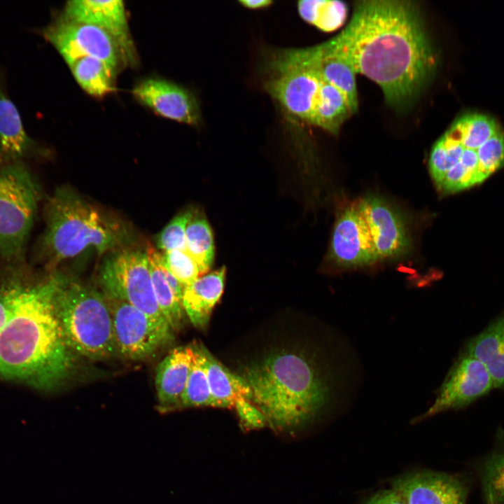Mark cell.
I'll return each instance as SVG.
<instances>
[{
    "mask_svg": "<svg viewBox=\"0 0 504 504\" xmlns=\"http://www.w3.org/2000/svg\"><path fill=\"white\" fill-rule=\"evenodd\" d=\"M328 41L356 73L375 82L393 106L412 100L436 66L434 50L413 1H357L346 27Z\"/></svg>",
    "mask_w": 504,
    "mask_h": 504,
    "instance_id": "obj_1",
    "label": "cell"
},
{
    "mask_svg": "<svg viewBox=\"0 0 504 504\" xmlns=\"http://www.w3.org/2000/svg\"><path fill=\"white\" fill-rule=\"evenodd\" d=\"M58 274L28 283L18 278L2 285L0 300L8 310L0 330V378L50 389L75 366L55 306Z\"/></svg>",
    "mask_w": 504,
    "mask_h": 504,
    "instance_id": "obj_2",
    "label": "cell"
},
{
    "mask_svg": "<svg viewBox=\"0 0 504 504\" xmlns=\"http://www.w3.org/2000/svg\"><path fill=\"white\" fill-rule=\"evenodd\" d=\"M240 376L267 424L281 431H293L312 421L330 398L326 377L300 353L271 352L246 365Z\"/></svg>",
    "mask_w": 504,
    "mask_h": 504,
    "instance_id": "obj_3",
    "label": "cell"
},
{
    "mask_svg": "<svg viewBox=\"0 0 504 504\" xmlns=\"http://www.w3.org/2000/svg\"><path fill=\"white\" fill-rule=\"evenodd\" d=\"M45 218L42 249L50 265L88 249L108 253L125 248L129 241V229L121 220L67 186L57 189L48 199Z\"/></svg>",
    "mask_w": 504,
    "mask_h": 504,
    "instance_id": "obj_4",
    "label": "cell"
},
{
    "mask_svg": "<svg viewBox=\"0 0 504 504\" xmlns=\"http://www.w3.org/2000/svg\"><path fill=\"white\" fill-rule=\"evenodd\" d=\"M54 300L65 340L75 354L101 360L117 353L111 310L102 292L58 274Z\"/></svg>",
    "mask_w": 504,
    "mask_h": 504,
    "instance_id": "obj_5",
    "label": "cell"
},
{
    "mask_svg": "<svg viewBox=\"0 0 504 504\" xmlns=\"http://www.w3.org/2000/svg\"><path fill=\"white\" fill-rule=\"evenodd\" d=\"M27 169L14 162L0 169V255H19L33 225L38 199Z\"/></svg>",
    "mask_w": 504,
    "mask_h": 504,
    "instance_id": "obj_6",
    "label": "cell"
},
{
    "mask_svg": "<svg viewBox=\"0 0 504 504\" xmlns=\"http://www.w3.org/2000/svg\"><path fill=\"white\" fill-rule=\"evenodd\" d=\"M99 282L106 298L167 321L155 300L146 251L122 248L108 253L101 265Z\"/></svg>",
    "mask_w": 504,
    "mask_h": 504,
    "instance_id": "obj_7",
    "label": "cell"
},
{
    "mask_svg": "<svg viewBox=\"0 0 504 504\" xmlns=\"http://www.w3.org/2000/svg\"><path fill=\"white\" fill-rule=\"evenodd\" d=\"M112 316L117 353L141 360L148 357L173 338L168 322L148 315L123 301L107 298Z\"/></svg>",
    "mask_w": 504,
    "mask_h": 504,
    "instance_id": "obj_8",
    "label": "cell"
},
{
    "mask_svg": "<svg viewBox=\"0 0 504 504\" xmlns=\"http://www.w3.org/2000/svg\"><path fill=\"white\" fill-rule=\"evenodd\" d=\"M275 74L266 89L290 114L310 123L323 83L318 74L290 50L273 62Z\"/></svg>",
    "mask_w": 504,
    "mask_h": 504,
    "instance_id": "obj_9",
    "label": "cell"
},
{
    "mask_svg": "<svg viewBox=\"0 0 504 504\" xmlns=\"http://www.w3.org/2000/svg\"><path fill=\"white\" fill-rule=\"evenodd\" d=\"M69 67L84 57L97 58L116 71L121 52L113 38L95 25L77 22L62 16L43 31Z\"/></svg>",
    "mask_w": 504,
    "mask_h": 504,
    "instance_id": "obj_10",
    "label": "cell"
},
{
    "mask_svg": "<svg viewBox=\"0 0 504 504\" xmlns=\"http://www.w3.org/2000/svg\"><path fill=\"white\" fill-rule=\"evenodd\" d=\"M492 379L477 359L462 354L456 360L440 386L433 405L414 422L440 412L463 408L493 388Z\"/></svg>",
    "mask_w": 504,
    "mask_h": 504,
    "instance_id": "obj_11",
    "label": "cell"
},
{
    "mask_svg": "<svg viewBox=\"0 0 504 504\" xmlns=\"http://www.w3.org/2000/svg\"><path fill=\"white\" fill-rule=\"evenodd\" d=\"M391 488L406 504H465L468 492L460 477L430 470L400 475L392 481Z\"/></svg>",
    "mask_w": 504,
    "mask_h": 504,
    "instance_id": "obj_12",
    "label": "cell"
},
{
    "mask_svg": "<svg viewBox=\"0 0 504 504\" xmlns=\"http://www.w3.org/2000/svg\"><path fill=\"white\" fill-rule=\"evenodd\" d=\"M62 17L90 24L106 31L116 43L122 59L129 64L136 62L134 45L122 1L72 0L66 3Z\"/></svg>",
    "mask_w": 504,
    "mask_h": 504,
    "instance_id": "obj_13",
    "label": "cell"
},
{
    "mask_svg": "<svg viewBox=\"0 0 504 504\" xmlns=\"http://www.w3.org/2000/svg\"><path fill=\"white\" fill-rule=\"evenodd\" d=\"M132 92L137 101L162 117L191 125L200 120L195 96L174 82L148 78L137 83Z\"/></svg>",
    "mask_w": 504,
    "mask_h": 504,
    "instance_id": "obj_14",
    "label": "cell"
},
{
    "mask_svg": "<svg viewBox=\"0 0 504 504\" xmlns=\"http://www.w3.org/2000/svg\"><path fill=\"white\" fill-rule=\"evenodd\" d=\"M330 252V258L344 267L367 265L379 260L368 227L357 204L346 208L338 218Z\"/></svg>",
    "mask_w": 504,
    "mask_h": 504,
    "instance_id": "obj_15",
    "label": "cell"
},
{
    "mask_svg": "<svg viewBox=\"0 0 504 504\" xmlns=\"http://www.w3.org/2000/svg\"><path fill=\"white\" fill-rule=\"evenodd\" d=\"M357 206L368 227L378 259L398 255L407 249L409 239L403 223L384 201L370 196Z\"/></svg>",
    "mask_w": 504,
    "mask_h": 504,
    "instance_id": "obj_16",
    "label": "cell"
},
{
    "mask_svg": "<svg viewBox=\"0 0 504 504\" xmlns=\"http://www.w3.org/2000/svg\"><path fill=\"white\" fill-rule=\"evenodd\" d=\"M298 59L315 70L322 80L337 89L345 97L352 111L358 109L356 71L336 52L328 41L302 49L290 50Z\"/></svg>",
    "mask_w": 504,
    "mask_h": 504,
    "instance_id": "obj_17",
    "label": "cell"
},
{
    "mask_svg": "<svg viewBox=\"0 0 504 504\" xmlns=\"http://www.w3.org/2000/svg\"><path fill=\"white\" fill-rule=\"evenodd\" d=\"M195 354L193 346H178L172 350L158 365L155 385L158 408L161 412L181 407Z\"/></svg>",
    "mask_w": 504,
    "mask_h": 504,
    "instance_id": "obj_18",
    "label": "cell"
},
{
    "mask_svg": "<svg viewBox=\"0 0 504 504\" xmlns=\"http://www.w3.org/2000/svg\"><path fill=\"white\" fill-rule=\"evenodd\" d=\"M225 274L223 266L200 276L184 288L183 309L195 327L204 328L208 325L212 309L223 294Z\"/></svg>",
    "mask_w": 504,
    "mask_h": 504,
    "instance_id": "obj_19",
    "label": "cell"
},
{
    "mask_svg": "<svg viewBox=\"0 0 504 504\" xmlns=\"http://www.w3.org/2000/svg\"><path fill=\"white\" fill-rule=\"evenodd\" d=\"M196 346L208 379L213 407H233L241 400L252 402L251 389L240 375L230 372L202 344Z\"/></svg>",
    "mask_w": 504,
    "mask_h": 504,
    "instance_id": "obj_20",
    "label": "cell"
},
{
    "mask_svg": "<svg viewBox=\"0 0 504 504\" xmlns=\"http://www.w3.org/2000/svg\"><path fill=\"white\" fill-rule=\"evenodd\" d=\"M488 370L494 388L504 387V316L496 320L466 344L465 352Z\"/></svg>",
    "mask_w": 504,
    "mask_h": 504,
    "instance_id": "obj_21",
    "label": "cell"
},
{
    "mask_svg": "<svg viewBox=\"0 0 504 504\" xmlns=\"http://www.w3.org/2000/svg\"><path fill=\"white\" fill-rule=\"evenodd\" d=\"M33 146L18 109L0 86V165L17 162Z\"/></svg>",
    "mask_w": 504,
    "mask_h": 504,
    "instance_id": "obj_22",
    "label": "cell"
},
{
    "mask_svg": "<svg viewBox=\"0 0 504 504\" xmlns=\"http://www.w3.org/2000/svg\"><path fill=\"white\" fill-rule=\"evenodd\" d=\"M152 286L159 309L172 330L181 325L183 315L182 304L169 286L163 271L162 253L155 248L146 249Z\"/></svg>",
    "mask_w": 504,
    "mask_h": 504,
    "instance_id": "obj_23",
    "label": "cell"
},
{
    "mask_svg": "<svg viewBox=\"0 0 504 504\" xmlns=\"http://www.w3.org/2000/svg\"><path fill=\"white\" fill-rule=\"evenodd\" d=\"M351 114L344 95L335 87L323 81L310 123L337 134L342 124Z\"/></svg>",
    "mask_w": 504,
    "mask_h": 504,
    "instance_id": "obj_24",
    "label": "cell"
},
{
    "mask_svg": "<svg viewBox=\"0 0 504 504\" xmlns=\"http://www.w3.org/2000/svg\"><path fill=\"white\" fill-rule=\"evenodd\" d=\"M69 68L78 85L92 96L102 97L115 90V71L97 58H80Z\"/></svg>",
    "mask_w": 504,
    "mask_h": 504,
    "instance_id": "obj_25",
    "label": "cell"
},
{
    "mask_svg": "<svg viewBox=\"0 0 504 504\" xmlns=\"http://www.w3.org/2000/svg\"><path fill=\"white\" fill-rule=\"evenodd\" d=\"M188 253L197 264L202 275L211 267L215 247L211 228L204 216L194 212L186 232Z\"/></svg>",
    "mask_w": 504,
    "mask_h": 504,
    "instance_id": "obj_26",
    "label": "cell"
},
{
    "mask_svg": "<svg viewBox=\"0 0 504 504\" xmlns=\"http://www.w3.org/2000/svg\"><path fill=\"white\" fill-rule=\"evenodd\" d=\"M298 10L304 20L323 31L340 27L347 15L346 5L340 1H300Z\"/></svg>",
    "mask_w": 504,
    "mask_h": 504,
    "instance_id": "obj_27",
    "label": "cell"
},
{
    "mask_svg": "<svg viewBox=\"0 0 504 504\" xmlns=\"http://www.w3.org/2000/svg\"><path fill=\"white\" fill-rule=\"evenodd\" d=\"M195 356L182 396L181 407L213 406L208 379L196 344Z\"/></svg>",
    "mask_w": 504,
    "mask_h": 504,
    "instance_id": "obj_28",
    "label": "cell"
},
{
    "mask_svg": "<svg viewBox=\"0 0 504 504\" xmlns=\"http://www.w3.org/2000/svg\"><path fill=\"white\" fill-rule=\"evenodd\" d=\"M480 476L487 504H504V447L483 462Z\"/></svg>",
    "mask_w": 504,
    "mask_h": 504,
    "instance_id": "obj_29",
    "label": "cell"
},
{
    "mask_svg": "<svg viewBox=\"0 0 504 504\" xmlns=\"http://www.w3.org/2000/svg\"><path fill=\"white\" fill-rule=\"evenodd\" d=\"M463 148L460 141L446 132L432 148L429 159L431 176L438 179L443 178L447 172L458 162Z\"/></svg>",
    "mask_w": 504,
    "mask_h": 504,
    "instance_id": "obj_30",
    "label": "cell"
},
{
    "mask_svg": "<svg viewBox=\"0 0 504 504\" xmlns=\"http://www.w3.org/2000/svg\"><path fill=\"white\" fill-rule=\"evenodd\" d=\"M194 211L188 209L177 214L160 232L157 239L158 248L164 252L186 251V232Z\"/></svg>",
    "mask_w": 504,
    "mask_h": 504,
    "instance_id": "obj_31",
    "label": "cell"
},
{
    "mask_svg": "<svg viewBox=\"0 0 504 504\" xmlns=\"http://www.w3.org/2000/svg\"><path fill=\"white\" fill-rule=\"evenodd\" d=\"M164 267L186 287L202 276L195 260L186 251L175 250L162 254Z\"/></svg>",
    "mask_w": 504,
    "mask_h": 504,
    "instance_id": "obj_32",
    "label": "cell"
},
{
    "mask_svg": "<svg viewBox=\"0 0 504 504\" xmlns=\"http://www.w3.org/2000/svg\"><path fill=\"white\" fill-rule=\"evenodd\" d=\"M234 407L242 426L246 428H259L267 424L263 414L251 401L239 400Z\"/></svg>",
    "mask_w": 504,
    "mask_h": 504,
    "instance_id": "obj_33",
    "label": "cell"
},
{
    "mask_svg": "<svg viewBox=\"0 0 504 504\" xmlns=\"http://www.w3.org/2000/svg\"><path fill=\"white\" fill-rule=\"evenodd\" d=\"M363 504H406V503L398 491L391 488L376 493Z\"/></svg>",
    "mask_w": 504,
    "mask_h": 504,
    "instance_id": "obj_34",
    "label": "cell"
},
{
    "mask_svg": "<svg viewBox=\"0 0 504 504\" xmlns=\"http://www.w3.org/2000/svg\"><path fill=\"white\" fill-rule=\"evenodd\" d=\"M243 6L249 9H260L270 6L273 1L270 0H241L239 1Z\"/></svg>",
    "mask_w": 504,
    "mask_h": 504,
    "instance_id": "obj_35",
    "label": "cell"
},
{
    "mask_svg": "<svg viewBox=\"0 0 504 504\" xmlns=\"http://www.w3.org/2000/svg\"><path fill=\"white\" fill-rule=\"evenodd\" d=\"M8 316V310L4 302L0 300V330L4 326Z\"/></svg>",
    "mask_w": 504,
    "mask_h": 504,
    "instance_id": "obj_36",
    "label": "cell"
}]
</instances>
